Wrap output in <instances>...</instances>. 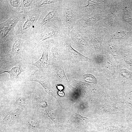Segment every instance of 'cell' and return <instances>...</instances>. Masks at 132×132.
<instances>
[{
    "instance_id": "20",
    "label": "cell",
    "mask_w": 132,
    "mask_h": 132,
    "mask_svg": "<svg viewBox=\"0 0 132 132\" xmlns=\"http://www.w3.org/2000/svg\"><path fill=\"white\" fill-rule=\"evenodd\" d=\"M58 88L60 90L62 89L63 88V87L61 86H57Z\"/></svg>"
},
{
    "instance_id": "11",
    "label": "cell",
    "mask_w": 132,
    "mask_h": 132,
    "mask_svg": "<svg viewBox=\"0 0 132 132\" xmlns=\"http://www.w3.org/2000/svg\"><path fill=\"white\" fill-rule=\"evenodd\" d=\"M14 115L13 113H9L6 115L3 119V122L5 124L12 123L14 120Z\"/></svg>"
},
{
    "instance_id": "15",
    "label": "cell",
    "mask_w": 132,
    "mask_h": 132,
    "mask_svg": "<svg viewBox=\"0 0 132 132\" xmlns=\"http://www.w3.org/2000/svg\"><path fill=\"white\" fill-rule=\"evenodd\" d=\"M36 100L37 103L40 107L45 108L47 106V104L46 102L44 101L41 100L40 98H38Z\"/></svg>"
},
{
    "instance_id": "6",
    "label": "cell",
    "mask_w": 132,
    "mask_h": 132,
    "mask_svg": "<svg viewBox=\"0 0 132 132\" xmlns=\"http://www.w3.org/2000/svg\"><path fill=\"white\" fill-rule=\"evenodd\" d=\"M130 32L124 31H118L112 35V38L115 40H120L125 38Z\"/></svg>"
},
{
    "instance_id": "5",
    "label": "cell",
    "mask_w": 132,
    "mask_h": 132,
    "mask_svg": "<svg viewBox=\"0 0 132 132\" xmlns=\"http://www.w3.org/2000/svg\"><path fill=\"white\" fill-rule=\"evenodd\" d=\"M25 70L22 67L21 65H19L11 68V69L4 71L0 73L1 74L5 72L9 73L10 78L12 81H16L19 80V76L22 72Z\"/></svg>"
},
{
    "instance_id": "13",
    "label": "cell",
    "mask_w": 132,
    "mask_h": 132,
    "mask_svg": "<svg viewBox=\"0 0 132 132\" xmlns=\"http://www.w3.org/2000/svg\"><path fill=\"white\" fill-rule=\"evenodd\" d=\"M35 19L31 18L27 20L24 23L23 26V28L25 30L28 29L32 25L34 22Z\"/></svg>"
},
{
    "instance_id": "19",
    "label": "cell",
    "mask_w": 132,
    "mask_h": 132,
    "mask_svg": "<svg viewBox=\"0 0 132 132\" xmlns=\"http://www.w3.org/2000/svg\"><path fill=\"white\" fill-rule=\"evenodd\" d=\"M58 94L59 95L61 96H64V92L61 90L58 92Z\"/></svg>"
},
{
    "instance_id": "1",
    "label": "cell",
    "mask_w": 132,
    "mask_h": 132,
    "mask_svg": "<svg viewBox=\"0 0 132 132\" xmlns=\"http://www.w3.org/2000/svg\"><path fill=\"white\" fill-rule=\"evenodd\" d=\"M79 0H64L59 21L67 35L82 17Z\"/></svg>"
},
{
    "instance_id": "16",
    "label": "cell",
    "mask_w": 132,
    "mask_h": 132,
    "mask_svg": "<svg viewBox=\"0 0 132 132\" xmlns=\"http://www.w3.org/2000/svg\"><path fill=\"white\" fill-rule=\"evenodd\" d=\"M25 101L24 98H20L16 100L15 101V103L17 105H21L24 104L25 103Z\"/></svg>"
},
{
    "instance_id": "12",
    "label": "cell",
    "mask_w": 132,
    "mask_h": 132,
    "mask_svg": "<svg viewBox=\"0 0 132 132\" xmlns=\"http://www.w3.org/2000/svg\"><path fill=\"white\" fill-rule=\"evenodd\" d=\"M83 78L85 81L94 83L97 82L96 78L93 75L90 74H86L84 75Z\"/></svg>"
},
{
    "instance_id": "21",
    "label": "cell",
    "mask_w": 132,
    "mask_h": 132,
    "mask_svg": "<svg viewBox=\"0 0 132 132\" xmlns=\"http://www.w3.org/2000/svg\"><path fill=\"white\" fill-rule=\"evenodd\" d=\"M45 132H50L48 130H46Z\"/></svg>"
},
{
    "instance_id": "18",
    "label": "cell",
    "mask_w": 132,
    "mask_h": 132,
    "mask_svg": "<svg viewBox=\"0 0 132 132\" xmlns=\"http://www.w3.org/2000/svg\"><path fill=\"white\" fill-rule=\"evenodd\" d=\"M10 3L11 5L13 7L18 6L19 1L18 0H10Z\"/></svg>"
},
{
    "instance_id": "14",
    "label": "cell",
    "mask_w": 132,
    "mask_h": 132,
    "mask_svg": "<svg viewBox=\"0 0 132 132\" xmlns=\"http://www.w3.org/2000/svg\"><path fill=\"white\" fill-rule=\"evenodd\" d=\"M44 114L46 117L52 120L54 119V113L52 111L48 110H46L44 112Z\"/></svg>"
},
{
    "instance_id": "9",
    "label": "cell",
    "mask_w": 132,
    "mask_h": 132,
    "mask_svg": "<svg viewBox=\"0 0 132 132\" xmlns=\"http://www.w3.org/2000/svg\"><path fill=\"white\" fill-rule=\"evenodd\" d=\"M21 41L19 39L16 40L12 45V53L14 54L19 53L20 50Z\"/></svg>"
},
{
    "instance_id": "7",
    "label": "cell",
    "mask_w": 132,
    "mask_h": 132,
    "mask_svg": "<svg viewBox=\"0 0 132 132\" xmlns=\"http://www.w3.org/2000/svg\"><path fill=\"white\" fill-rule=\"evenodd\" d=\"M107 20L111 26H115L116 25L117 23L116 17L114 13L111 12L108 15Z\"/></svg>"
},
{
    "instance_id": "2",
    "label": "cell",
    "mask_w": 132,
    "mask_h": 132,
    "mask_svg": "<svg viewBox=\"0 0 132 132\" xmlns=\"http://www.w3.org/2000/svg\"><path fill=\"white\" fill-rule=\"evenodd\" d=\"M28 81L36 82L39 83L47 93L56 98L53 88L48 79L43 76V74L39 71H36L31 75Z\"/></svg>"
},
{
    "instance_id": "8",
    "label": "cell",
    "mask_w": 132,
    "mask_h": 132,
    "mask_svg": "<svg viewBox=\"0 0 132 132\" xmlns=\"http://www.w3.org/2000/svg\"><path fill=\"white\" fill-rule=\"evenodd\" d=\"M122 14L123 20L125 22H132L131 14L127 10L124 9L122 10Z\"/></svg>"
},
{
    "instance_id": "17",
    "label": "cell",
    "mask_w": 132,
    "mask_h": 132,
    "mask_svg": "<svg viewBox=\"0 0 132 132\" xmlns=\"http://www.w3.org/2000/svg\"><path fill=\"white\" fill-rule=\"evenodd\" d=\"M33 0H23L22 3L23 6L25 7H28L30 6L32 4Z\"/></svg>"
},
{
    "instance_id": "3",
    "label": "cell",
    "mask_w": 132,
    "mask_h": 132,
    "mask_svg": "<svg viewBox=\"0 0 132 132\" xmlns=\"http://www.w3.org/2000/svg\"><path fill=\"white\" fill-rule=\"evenodd\" d=\"M49 46L46 45L44 47L42 56L36 62L33 63H26L33 65L39 69V72L43 73L46 72L49 68L48 54Z\"/></svg>"
},
{
    "instance_id": "4",
    "label": "cell",
    "mask_w": 132,
    "mask_h": 132,
    "mask_svg": "<svg viewBox=\"0 0 132 132\" xmlns=\"http://www.w3.org/2000/svg\"><path fill=\"white\" fill-rule=\"evenodd\" d=\"M53 75L58 81L61 82L69 88H72L68 82L65 75L63 67L58 66L54 67L53 71Z\"/></svg>"
},
{
    "instance_id": "10",
    "label": "cell",
    "mask_w": 132,
    "mask_h": 132,
    "mask_svg": "<svg viewBox=\"0 0 132 132\" xmlns=\"http://www.w3.org/2000/svg\"><path fill=\"white\" fill-rule=\"evenodd\" d=\"M39 122L34 119H31L27 122L28 126L31 129H35L38 128L39 126Z\"/></svg>"
}]
</instances>
